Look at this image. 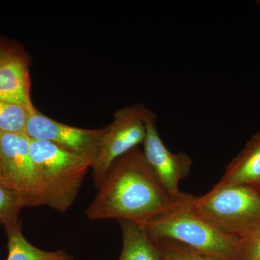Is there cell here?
Returning <instances> with one entry per match:
<instances>
[{
  "mask_svg": "<svg viewBox=\"0 0 260 260\" xmlns=\"http://www.w3.org/2000/svg\"><path fill=\"white\" fill-rule=\"evenodd\" d=\"M0 181L18 192L27 207L42 206L40 181L25 133H0Z\"/></svg>",
  "mask_w": 260,
  "mask_h": 260,
  "instance_id": "8992f818",
  "label": "cell"
},
{
  "mask_svg": "<svg viewBox=\"0 0 260 260\" xmlns=\"http://www.w3.org/2000/svg\"><path fill=\"white\" fill-rule=\"evenodd\" d=\"M30 151L42 187L43 205L65 213L74 204L93 160L42 140H30Z\"/></svg>",
  "mask_w": 260,
  "mask_h": 260,
  "instance_id": "3957f363",
  "label": "cell"
},
{
  "mask_svg": "<svg viewBox=\"0 0 260 260\" xmlns=\"http://www.w3.org/2000/svg\"><path fill=\"white\" fill-rule=\"evenodd\" d=\"M8 239L7 260H73L64 250L48 251L32 245L24 237L21 223L6 229Z\"/></svg>",
  "mask_w": 260,
  "mask_h": 260,
  "instance_id": "7c38bea8",
  "label": "cell"
},
{
  "mask_svg": "<svg viewBox=\"0 0 260 260\" xmlns=\"http://www.w3.org/2000/svg\"><path fill=\"white\" fill-rule=\"evenodd\" d=\"M0 100V133H25L29 112L32 108Z\"/></svg>",
  "mask_w": 260,
  "mask_h": 260,
  "instance_id": "5bb4252c",
  "label": "cell"
},
{
  "mask_svg": "<svg viewBox=\"0 0 260 260\" xmlns=\"http://www.w3.org/2000/svg\"><path fill=\"white\" fill-rule=\"evenodd\" d=\"M143 153L157 180L172 199L178 201L186 193L179 189V183L191 172L192 160L183 152L174 153L168 149L159 135L157 116L149 110L146 118V135Z\"/></svg>",
  "mask_w": 260,
  "mask_h": 260,
  "instance_id": "52a82bcc",
  "label": "cell"
},
{
  "mask_svg": "<svg viewBox=\"0 0 260 260\" xmlns=\"http://www.w3.org/2000/svg\"><path fill=\"white\" fill-rule=\"evenodd\" d=\"M185 194L169 213L139 225L154 241L168 239L218 260H239L242 241L229 237L195 211Z\"/></svg>",
  "mask_w": 260,
  "mask_h": 260,
  "instance_id": "7a4b0ae2",
  "label": "cell"
},
{
  "mask_svg": "<svg viewBox=\"0 0 260 260\" xmlns=\"http://www.w3.org/2000/svg\"><path fill=\"white\" fill-rule=\"evenodd\" d=\"M0 177H1V167H0Z\"/></svg>",
  "mask_w": 260,
  "mask_h": 260,
  "instance_id": "ac0fdd59",
  "label": "cell"
},
{
  "mask_svg": "<svg viewBox=\"0 0 260 260\" xmlns=\"http://www.w3.org/2000/svg\"><path fill=\"white\" fill-rule=\"evenodd\" d=\"M162 260H218L197 252L181 243L162 239L156 241Z\"/></svg>",
  "mask_w": 260,
  "mask_h": 260,
  "instance_id": "9a60e30c",
  "label": "cell"
},
{
  "mask_svg": "<svg viewBox=\"0 0 260 260\" xmlns=\"http://www.w3.org/2000/svg\"><path fill=\"white\" fill-rule=\"evenodd\" d=\"M239 260H260V228L242 241Z\"/></svg>",
  "mask_w": 260,
  "mask_h": 260,
  "instance_id": "2e32d148",
  "label": "cell"
},
{
  "mask_svg": "<svg viewBox=\"0 0 260 260\" xmlns=\"http://www.w3.org/2000/svg\"><path fill=\"white\" fill-rule=\"evenodd\" d=\"M149 110L143 104L121 108L114 113L112 123L104 128L99 152L91 167L96 189L113 162L143 143Z\"/></svg>",
  "mask_w": 260,
  "mask_h": 260,
  "instance_id": "5b68a950",
  "label": "cell"
},
{
  "mask_svg": "<svg viewBox=\"0 0 260 260\" xmlns=\"http://www.w3.org/2000/svg\"><path fill=\"white\" fill-rule=\"evenodd\" d=\"M0 100L34 107L30 96V76L26 59L11 51L0 60Z\"/></svg>",
  "mask_w": 260,
  "mask_h": 260,
  "instance_id": "9c48e42d",
  "label": "cell"
},
{
  "mask_svg": "<svg viewBox=\"0 0 260 260\" xmlns=\"http://www.w3.org/2000/svg\"><path fill=\"white\" fill-rule=\"evenodd\" d=\"M104 128L83 129L68 125L51 119L35 107L29 112L25 134L30 140H42L70 153L95 160Z\"/></svg>",
  "mask_w": 260,
  "mask_h": 260,
  "instance_id": "ba28073f",
  "label": "cell"
},
{
  "mask_svg": "<svg viewBox=\"0 0 260 260\" xmlns=\"http://www.w3.org/2000/svg\"><path fill=\"white\" fill-rule=\"evenodd\" d=\"M256 3H257V4L260 5V0H259V1H256Z\"/></svg>",
  "mask_w": 260,
  "mask_h": 260,
  "instance_id": "d6986e66",
  "label": "cell"
},
{
  "mask_svg": "<svg viewBox=\"0 0 260 260\" xmlns=\"http://www.w3.org/2000/svg\"><path fill=\"white\" fill-rule=\"evenodd\" d=\"M10 52V51L0 50V60H1L4 56H6L7 54H9Z\"/></svg>",
  "mask_w": 260,
  "mask_h": 260,
  "instance_id": "e0dca14e",
  "label": "cell"
},
{
  "mask_svg": "<svg viewBox=\"0 0 260 260\" xmlns=\"http://www.w3.org/2000/svg\"><path fill=\"white\" fill-rule=\"evenodd\" d=\"M85 211L90 220H126L140 224L169 213L178 201L157 180L143 150H130L113 162Z\"/></svg>",
  "mask_w": 260,
  "mask_h": 260,
  "instance_id": "6da1fadb",
  "label": "cell"
},
{
  "mask_svg": "<svg viewBox=\"0 0 260 260\" xmlns=\"http://www.w3.org/2000/svg\"><path fill=\"white\" fill-rule=\"evenodd\" d=\"M27 205L18 192L0 181V225L5 229L20 223L19 215Z\"/></svg>",
  "mask_w": 260,
  "mask_h": 260,
  "instance_id": "4fadbf2b",
  "label": "cell"
},
{
  "mask_svg": "<svg viewBox=\"0 0 260 260\" xmlns=\"http://www.w3.org/2000/svg\"><path fill=\"white\" fill-rule=\"evenodd\" d=\"M195 211L220 232L244 240L260 228V190L237 185L193 196Z\"/></svg>",
  "mask_w": 260,
  "mask_h": 260,
  "instance_id": "277c9868",
  "label": "cell"
},
{
  "mask_svg": "<svg viewBox=\"0 0 260 260\" xmlns=\"http://www.w3.org/2000/svg\"><path fill=\"white\" fill-rule=\"evenodd\" d=\"M118 221L122 235V249L119 260H162L158 246L139 224L126 220Z\"/></svg>",
  "mask_w": 260,
  "mask_h": 260,
  "instance_id": "8fae6325",
  "label": "cell"
},
{
  "mask_svg": "<svg viewBox=\"0 0 260 260\" xmlns=\"http://www.w3.org/2000/svg\"><path fill=\"white\" fill-rule=\"evenodd\" d=\"M246 185L260 190V131L251 137L225 169L223 177L213 186Z\"/></svg>",
  "mask_w": 260,
  "mask_h": 260,
  "instance_id": "30bf717a",
  "label": "cell"
}]
</instances>
